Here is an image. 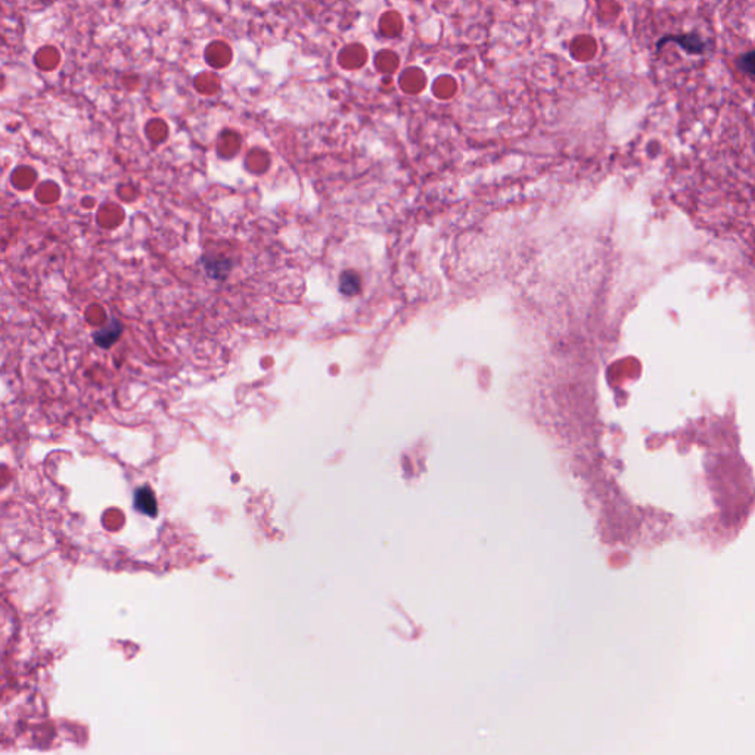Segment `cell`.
Listing matches in <instances>:
<instances>
[{"instance_id":"1","label":"cell","mask_w":755,"mask_h":755,"mask_svg":"<svg viewBox=\"0 0 755 755\" xmlns=\"http://www.w3.org/2000/svg\"><path fill=\"white\" fill-rule=\"evenodd\" d=\"M676 43L689 55H704L708 51V43L696 33H684V34H665L657 41V49H662L667 43Z\"/></svg>"},{"instance_id":"2","label":"cell","mask_w":755,"mask_h":755,"mask_svg":"<svg viewBox=\"0 0 755 755\" xmlns=\"http://www.w3.org/2000/svg\"><path fill=\"white\" fill-rule=\"evenodd\" d=\"M123 334V325L117 319H111L106 326L99 329L93 334V341L101 348H109L113 344H116Z\"/></svg>"},{"instance_id":"3","label":"cell","mask_w":755,"mask_h":755,"mask_svg":"<svg viewBox=\"0 0 755 755\" xmlns=\"http://www.w3.org/2000/svg\"><path fill=\"white\" fill-rule=\"evenodd\" d=\"M135 507L139 510L141 514L146 517H157L158 514V503L157 497H155L153 492L149 487H141L139 490L135 493Z\"/></svg>"},{"instance_id":"4","label":"cell","mask_w":755,"mask_h":755,"mask_svg":"<svg viewBox=\"0 0 755 755\" xmlns=\"http://www.w3.org/2000/svg\"><path fill=\"white\" fill-rule=\"evenodd\" d=\"M738 70L755 78V51H749L736 59Z\"/></svg>"}]
</instances>
